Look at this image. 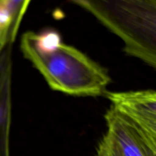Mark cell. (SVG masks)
Masks as SVG:
<instances>
[{
  "instance_id": "cell-4",
  "label": "cell",
  "mask_w": 156,
  "mask_h": 156,
  "mask_svg": "<svg viewBox=\"0 0 156 156\" xmlns=\"http://www.w3.org/2000/svg\"><path fill=\"white\" fill-rule=\"evenodd\" d=\"M105 120L107 133L115 140L123 156H156V143L111 108L105 114Z\"/></svg>"
},
{
  "instance_id": "cell-6",
  "label": "cell",
  "mask_w": 156,
  "mask_h": 156,
  "mask_svg": "<svg viewBox=\"0 0 156 156\" xmlns=\"http://www.w3.org/2000/svg\"><path fill=\"white\" fill-rule=\"evenodd\" d=\"M97 156H123L118 145L111 135L106 133L99 142Z\"/></svg>"
},
{
  "instance_id": "cell-2",
  "label": "cell",
  "mask_w": 156,
  "mask_h": 156,
  "mask_svg": "<svg viewBox=\"0 0 156 156\" xmlns=\"http://www.w3.org/2000/svg\"><path fill=\"white\" fill-rule=\"evenodd\" d=\"M122 40L127 54L156 66V0H69Z\"/></svg>"
},
{
  "instance_id": "cell-5",
  "label": "cell",
  "mask_w": 156,
  "mask_h": 156,
  "mask_svg": "<svg viewBox=\"0 0 156 156\" xmlns=\"http://www.w3.org/2000/svg\"><path fill=\"white\" fill-rule=\"evenodd\" d=\"M12 68V44H9L0 53V156H10Z\"/></svg>"
},
{
  "instance_id": "cell-3",
  "label": "cell",
  "mask_w": 156,
  "mask_h": 156,
  "mask_svg": "<svg viewBox=\"0 0 156 156\" xmlns=\"http://www.w3.org/2000/svg\"><path fill=\"white\" fill-rule=\"evenodd\" d=\"M111 108L130 122L144 136L156 143V92L154 90L111 92L105 94Z\"/></svg>"
},
{
  "instance_id": "cell-1",
  "label": "cell",
  "mask_w": 156,
  "mask_h": 156,
  "mask_svg": "<svg viewBox=\"0 0 156 156\" xmlns=\"http://www.w3.org/2000/svg\"><path fill=\"white\" fill-rule=\"evenodd\" d=\"M21 50L55 91L91 97L103 95L108 91L111 78L106 70L72 46L62 43L53 51L43 53L24 34Z\"/></svg>"
}]
</instances>
